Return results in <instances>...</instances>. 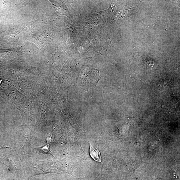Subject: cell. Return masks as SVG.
Masks as SVG:
<instances>
[{"instance_id":"1","label":"cell","mask_w":180,"mask_h":180,"mask_svg":"<svg viewBox=\"0 0 180 180\" xmlns=\"http://www.w3.org/2000/svg\"><path fill=\"white\" fill-rule=\"evenodd\" d=\"M89 153L91 157L95 161L102 163L101 153L97 148L94 147L90 143Z\"/></svg>"},{"instance_id":"2","label":"cell","mask_w":180,"mask_h":180,"mask_svg":"<svg viewBox=\"0 0 180 180\" xmlns=\"http://www.w3.org/2000/svg\"><path fill=\"white\" fill-rule=\"evenodd\" d=\"M37 150L41 153L49 154L50 155H52L51 152L50 151L49 147L48 145L45 146V147H39L38 148Z\"/></svg>"}]
</instances>
